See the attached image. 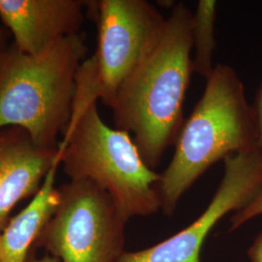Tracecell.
Here are the masks:
<instances>
[{"instance_id": "18", "label": "cell", "mask_w": 262, "mask_h": 262, "mask_svg": "<svg viewBox=\"0 0 262 262\" xmlns=\"http://www.w3.org/2000/svg\"><path fill=\"white\" fill-rule=\"evenodd\" d=\"M0 262H1V255H0Z\"/></svg>"}, {"instance_id": "12", "label": "cell", "mask_w": 262, "mask_h": 262, "mask_svg": "<svg viewBox=\"0 0 262 262\" xmlns=\"http://www.w3.org/2000/svg\"><path fill=\"white\" fill-rule=\"evenodd\" d=\"M262 215V188L253 201L238 211L230 217V230H236L242 225L253 220L255 216Z\"/></svg>"}, {"instance_id": "9", "label": "cell", "mask_w": 262, "mask_h": 262, "mask_svg": "<svg viewBox=\"0 0 262 262\" xmlns=\"http://www.w3.org/2000/svg\"><path fill=\"white\" fill-rule=\"evenodd\" d=\"M58 160L57 149L39 146L27 131L15 126L0 129V233L12 210L37 193Z\"/></svg>"}, {"instance_id": "5", "label": "cell", "mask_w": 262, "mask_h": 262, "mask_svg": "<svg viewBox=\"0 0 262 262\" xmlns=\"http://www.w3.org/2000/svg\"><path fill=\"white\" fill-rule=\"evenodd\" d=\"M58 189L59 204L35 248L59 262L117 261L124 252L127 221L110 195L82 180H70Z\"/></svg>"}, {"instance_id": "2", "label": "cell", "mask_w": 262, "mask_h": 262, "mask_svg": "<svg viewBox=\"0 0 262 262\" xmlns=\"http://www.w3.org/2000/svg\"><path fill=\"white\" fill-rule=\"evenodd\" d=\"M97 99L90 57L77 74L71 119L57 147L60 164L70 180L90 181L105 190L125 221L158 213L160 174L146 163L128 132L104 122Z\"/></svg>"}, {"instance_id": "4", "label": "cell", "mask_w": 262, "mask_h": 262, "mask_svg": "<svg viewBox=\"0 0 262 262\" xmlns=\"http://www.w3.org/2000/svg\"><path fill=\"white\" fill-rule=\"evenodd\" d=\"M86 54L79 33L36 56L6 49L0 66V129L19 127L39 146L57 149V137L71 119L77 74Z\"/></svg>"}, {"instance_id": "7", "label": "cell", "mask_w": 262, "mask_h": 262, "mask_svg": "<svg viewBox=\"0 0 262 262\" xmlns=\"http://www.w3.org/2000/svg\"><path fill=\"white\" fill-rule=\"evenodd\" d=\"M225 173L204 212L186 228L152 247L123 252L116 262H201L207 236L219 221L249 205L262 188V150L256 147L227 157Z\"/></svg>"}, {"instance_id": "17", "label": "cell", "mask_w": 262, "mask_h": 262, "mask_svg": "<svg viewBox=\"0 0 262 262\" xmlns=\"http://www.w3.org/2000/svg\"><path fill=\"white\" fill-rule=\"evenodd\" d=\"M6 50V49H5ZM5 50H3V51H0V66H1V62H2V58H3V55H4V52H5Z\"/></svg>"}, {"instance_id": "3", "label": "cell", "mask_w": 262, "mask_h": 262, "mask_svg": "<svg viewBox=\"0 0 262 262\" xmlns=\"http://www.w3.org/2000/svg\"><path fill=\"white\" fill-rule=\"evenodd\" d=\"M256 147L243 82L233 67L217 64L179 132L173 158L160 174L157 191L162 212L173 215L183 195L217 161Z\"/></svg>"}, {"instance_id": "1", "label": "cell", "mask_w": 262, "mask_h": 262, "mask_svg": "<svg viewBox=\"0 0 262 262\" xmlns=\"http://www.w3.org/2000/svg\"><path fill=\"white\" fill-rule=\"evenodd\" d=\"M192 12L175 4L156 45L122 83L109 107L116 128L133 134L150 168L175 145L184 124V101L190 82Z\"/></svg>"}, {"instance_id": "13", "label": "cell", "mask_w": 262, "mask_h": 262, "mask_svg": "<svg viewBox=\"0 0 262 262\" xmlns=\"http://www.w3.org/2000/svg\"><path fill=\"white\" fill-rule=\"evenodd\" d=\"M252 112H253L255 132H256L257 147L262 150V84H260L255 95V98L252 106Z\"/></svg>"}, {"instance_id": "11", "label": "cell", "mask_w": 262, "mask_h": 262, "mask_svg": "<svg viewBox=\"0 0 262 262\" xmlns=\"http://www.w3.org/2000/svg\"><path fill=\"white\" fill-rule=\"evenodd\" d=\"M216 2L214 0L198 1L192 13L191 53L192 69L198 75L208 79L214 71L213 56L215 52V21Z\"/></svg>"}, {"instance_id": "16", "label": "cell", "mask_w": 262, "mask_h": 262, "mask_svg": "<svg viewBox=\"0 0 262 262\" xmlns=\"http://www.w3.org/2000/svg\"><path fill=\"white\" fill-rule=\"evenodd\" d=\"M3 50H5V47H4V35H3L2 29L0 28V51H3Z\"/></svg>"}, {"instance_id": "15", "label": "cell", "mask_w": 262, "mask_h": 262, "mask_svg": "<svg viewBox=\"0 0 262 262\" xmlns=\"http://www.w3.org/2000/svg\"><path fill=\"white\" fill-rule=\"evenodd\" d=\"M28 262H59V260L56 258V257H54V256H52V255H50V254H45V255H43L42 257H36L35 256V254H34V251L31 253L30 254V256H29V258L28 259Z\"/></svg>"}, {"instance_id": "8", "label": "cell", "mask_w": 262, "mask_h": 262, "mask_svg": "<svg viewBox=\"0 0 262 262\" xmlns=\"http://www.w3.org/2000/svg\"><path fill=\"white\" fill-rule=\"evenodd\" d=\"M89 5L84 0H0V19L13 34L14 48L36 56L78 34Z\"/></svg>"}, {"instance_id": "10", "label": "cell", "mask_w": 262, "mask_h": 262, "mask_svg": "<svg viewBox=\"0 0 262 262\" xmlns=\"http://www.w3.org/2000/svg\"><path fill=\"white\" fill-rule=\"evenodd\" d=\"M60 160L49 171L37 193L18 215L10 219L0 233L1 262H28L38 238L59 204L60 194L56 188V172Z\"/></svg>"}, {"instance_id": "14", "label": "cell", "mask_w": 262, "mask_h": 262, "mask_svg": "<svg viewBox=\"0 0 262 262\" xmlns=\"http://www.w3.org/2000/svg\"><path fill=\"white\" fill-rule=\"evenodd\" d=\"M251 262H262V230L248 251Z\"/></svg>"}, {"instance_id": "6", "label": "cell", "mask_w": 262, "mask_h": 262, "mask_svg": "<svg viewBox=\"0 0 262 262\" xmlns=\"http://www.w3.org/2000/svg\"><path fill=\"white\" fill-rule=\"evenodd\" d=\"M98 42L92 56L98 99L109 107L122 83L158 42L166 19L146 0L94 1Z\"/></svg>"}]
</instances>
